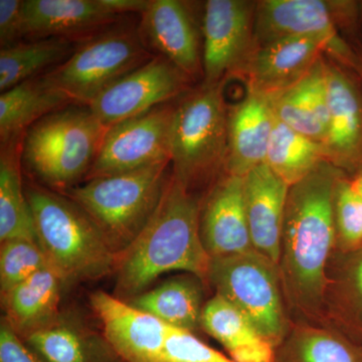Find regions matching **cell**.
Masks as SVG:
<instances>
[{"mask_svg":"<svg viewBox=\"0 0 362 362\" xmlns=\"http://www.w3.org/2000/svg\"><path fill=\"white\" fill-rule=\"evenodd\" d=\"M345 175L324 161L292 185L286 202L278 271L293 322L325 325L326 271L335 250V188Z\"/></svg>","mask_w":362,"mask_h":362,"instance_id":"6da1fadb","label":"cell"},{"mask_svg":"<svg viewBox=\"0 0 362 362\" xmlns=\"http://www.w3.org/2000/svg\"><path fill=\"white\" fill-rule=\"evenodd\" d=\"M199 211L201 199L171 175L153 216L117 255L114 296L130 301L171 271L192 274L206 284L211 257L202 244Z\"/></svg>","mask_w":362,"mask_h":362,"instance_id":"7a4b0ae2","label":"cell"},{"mask_svg":"<svg viewBox=\"0 0 362 362\" xmlns=\"http://www.w3.org/2000/svg\"><path fill=\"white\" fill-rule=\"evenodd\" d=\"M35 233L49 267L65 285L100 280L115 273L117 255L96 223L66 195L26 182Z\"/></svg>","mask_w":362,"mask_h":362,"instance_id":"3957f363","label":"cell"},{"mask_svg":"<svg viewBox=\"0 0 362 362\" xmlns=\"http://www.w3.org/2000/svg\"><path fill=\"white\" fill-rule=\"evenodd\" d=\"M106 131L89 107L69 105L25 131L21 164L40 185L64 194L85 180Z\"/></svg>","mask_w":362,"mask_h":362,"instance_id":"277c9868","label":"cell"},{"mask_svg":"<svg viewBox=\"0 0 362 362\" xmlns=\"http://www.w3.org/2000/svg\"><path fill=\"white\" fill-rule=\"evenodd\" d=\"M226 83L202 84L175 105L170 137L171 175L194 192L225 173L228 106Z\"/></svg>","mask_w":362,"mask_h":362,"instance_id":"5b68a950","label":"cell"},{"mask_svg":"<svg viewBox=\"0 0 362 362\" xmlns=\"http://www.w3.org/2000/svg\"><path fill=\"white\" fill-rule=\"evenodd\" d=\"M170 176V162H163L86 180L63 194L84 209L118 255L153 216Z\"/></svg>","mask_w":362,"mask_h":362,"instance_id":"8992f818","label":"cell"},{"mask_svg":"<svg viewBox=\"0 0 362 362\" xmlns=\"http://www.w3.org/2000/svg\"><path fill=\"white\" fill-rule=\"evenodd\" d=\"M206 284L242 312L259 335L277 349L291 330L278 266L252 249L211 259Z\"/></svg>","mask_w":362,"mask_h":362,"instance_id":"52a82bcc","label":"cell"},{"mask_svg":"<svg viewBox=\"0 0 362 362\" xmlns=\"http://www.w3.org/2000/svg\"><path fill=\"white\" fill-rule=\"evenodd\" d=\"M154 57L143 44L138 28L120 21L78 42L66 61L45 74L71 103L89 106L117 81Z\"/></svg>","mask_w":362,"mask_h":362,"instance_id":"ba28073f","label":"cell"},{"mask_svg":"<svg viewBox=\"0 0 362 362\" xmlns=\"http://www.w3.org/2000/svg\"><path fill=\"white\" fill-rule=\"evenodd\" d=\"M349 1L324 0H261L255 11V45L291 37H318L327 40L332 61L356 71V47L343 30Z\"/></svg>","mask_w":362,"mask_h":362,"instance_id":"9c48e42d","label":"cell"},{"mask_svg":"<svg viewBox=\"0 0 362 362\" xmlns=\"http://www.w3.org/2000/svg\"><path fill=\"white\" fill-rule=\"evenodd\" d=\"M175 105L168 103L107 128L85 180L121 175L170 162Z\"/></svg>","mask_w":362,"mask_h":362,"instance_id":"30bf717a","label":"cell"},{"mask_svg":"<svg viewBox=\"0 0 362 362\" xmlns=\"http://www.w3.org/2000/svg\"><path fill=\"white\" fill-rule=\"evenodd\" d=\"M257 1L209 0L202 18V84L226 83L244 75L255 51Z\"/></svg>","mask_w":362,"mask_h":362,"instance_id":"8fae6325","label":"cell"},{"mask_svg":"<svg viewBox=\"0 0 362 362\" xmlns=\"http://www.w3.org/2000/svg\"><path fill=\"white\" fill-rule=\"evenodd\" d=\"M192 81L168 59L156 54L105 90L88 107L109 128L169 103L187 93Z\"/></svg>","mask_w":362,"mask_h":362,"instance_id":"7c38bea8","label":"cell"},{"mask_svg":"<svg viewBox=\"0 0 362 362\" xmlns=\"http://www.w3.org/2000/svg\"><path fill=\"white\" fill-rule=\"evenodd\" d=\"M329 59V58H328ZM328 93L326 160L347 176L362 168V82L356 71L325 58Z\"/></svg>","mask_w":362,"mask_h":362,"instance_id":"4fadbf2b","label":"cell"},{"mask_svg":"<svg viewBox=\"0 0 362 362\" xmlns=\"http://www.w3.org/2000/svg\"><path fill=\"white\" fill-rule=\"evenodd\" d=\"M138 26L143 44L163 57L192 81L204 77L202 44L187 2L150 0Z\"/></svg>","mask_w":362,"mask_h":362,"instance_id":"5bb4252c","label":"cell"},{"mask_svg":"<svg viewBox=\"0 0 362 362\" xmlns=\"http://www.w3.org/2000/svg\"><path fill=\"white\" fill-rule=\"evenodd\" d=\"M90 305L101 322L102 334L121 361H158L173 327L102 290L90 295Z\"/></svg>","mask_w":362,"mask_h":362,"instance_id":"9a60e30c","label":"cell"},{"mask_svg":"<svg viewBox=\"0 0 362 362\" xmlns=\"http://www.w3.org/2000/svg\"><path fill=\"white\" fill-rule=\"evenodd\" d=\"M327 40L318 37H285L255 47L244 71L247 90L272 97L296 85L323 58Z\"/></svg>","mask_w":362,"mask_h":362,"instance_id":"2e32d148","label":"cell"},{"mask_svg":"<svg viewBox=\"0 0 362 362\" xmlns=\"http://www.w3.org/2000/svg\"><path fill=\"white\" fill-rule=\"evenodd\" d=\"M199 232L211 259L254 249L245 211L243 177L223 173L201 199Z\"/></svg>","mask_w":362,"mask_h":362,"instance_id":"e0dca14e","label":"cell"},{"mask_svg":"<svg viewBox=\"0 0 362 362\" xmlns=\"http://www.w3.org/2000/svg\"><path fill=\"white\" fill-rule=\"evenodd\" d=\"M104 0H25V40L65 37L80 42L120 23Z\"/></svg>","mask_w":362,"mask_h":362,"instance_id":"ac0fdd59","label":"cell"},{"mask_svg":"<svg viewBox=\"0 0 362 362\" xmlns=\"http://www.w3.org/2000/svg\"><path fill=\"white\" fill-rule=\"evenodd\" d=\"M275 114L270 97L255 90L228 107L226 175L244 177L265 164Z\"/></svg>","mask_w":362,"mask_h":362,"instance_id":"d6986e66","label":"cell"},{"mask_svg":"<svg viewBox=\"0 0 362 362\" xmlns=\"http://www.w3.org/2000/svg\"><path fill=\"white\" fill-rule=\"evenodd\" d=\"M289 189L267 164L243 177L245 211L252 247L277 266Z\"/></svg>","mask_w":362,"mask_h":362,"instance_id":"ffe728a7","label":"cell"},{"mask_svg":"<svg viewBox=\"0 0 362 362\" xmlns=\"http://www.w3.org/2000/svg\"><path fill=\"white\" fill-rule=\"evenodd\" d=\"M324 322L362 346V247L333 252L326 271Z\"/></svg>","mask_w":362,"mask_h":362,"instance_id":"44dd1931","label":"cell"},{"mask_svg":"<svg viewBox=\"0 0 362 362\" xmlns=\"http://www.w3.org/2000/svg\"><path fill=\"white\" fill-rule=\"evenodd\" d=\"M23 340L45 362H123L103 334L64 312Z\"/></svg>","mask_w":362,"mask_h":362,"instance_id":"7402d4cb","label":"cell"},{"mask_svg":"<svg viewBox=\"0 0 362 362\" xmlns=\"http://www.w3.org/2000/svg\"><path fill=\"white\" fill-rule=\"evenodd\" d=\"M270 99L279 121L300 134L324 144L329 117L325 57L296 85Z\"/></svg>","mask_w":362,"mask_h":362,"instance_id":"603a6c76","label":"cell"},{"mask_svg":"<svg viewBox=\"0 0 362 362\" xmlns=\"http://www.w3.org/2000/svg\"><path fill=\"white\" fill-rule=\"evenodd\" d=\"M63 286L51 267L42 269L1 296L4 318L23 339L42 329L61 315Z\"/></svg>","mask_w":362,"mask_h":362,"instance_id":"cb8c5ba5","label":"cell"},{"mask_svg":"<svg viewBox=\"0 0 362 362\" xmlns=\"http://www.w3.org/2000/svg\"><path fill=\"white\" fill-rule=\"evenodd\" d=\"M47 74L30 78L0 95L1 145L20 140L45 116L71 105Z\"/></svg>","mask_w":362,"mask_h":362,"instance_id":"d4e9b609","label":"cell"},{"mask_svg":"<svg viewBox=\"0 0 362 362\" xmlns=\"http://www.w3.org/2000/svg\"><path fill=\"white\" fill-rule=\"evenodd\" d=\"M206 286L197 276L185 274L164 281L128 302L170 327L195 333L202 329Z\"/></svg>","mask_w":362,"mask_h":362,"instance_id":"484cf974","label":"cell"},{"mask_svg":"<svg viewBox=\"0 0 362 362\" xmlns=\"http://www.w3.org/2000/svg\"><path fill=\"white\" fill-rule=\"evenodd\" d=\"M202 329L225 347L235 362H276V349L255 329L246 316L218 295L207 300Z\"/></svg>","mask_w":362,"mask_h":362,"instance_id":"4316f807","label":"cell"},{"mask_svg":"<svg viewBox=\"0 0 362 362\" xmlns=\"http://www.w3.org/2000/svg\"><path fill=\"white\" fill-rule=\"evenodd\" d=\"M276 362H362V346L331 326L293 322Z\"/></svg>","mask_w":362,"mask_h":362,"instance_id":"83f0119b","label":"cell"},{"mask_svg":"<svg viewBox=\"0 0 362 362\" xmlns=\"http://www.w3.org/2000/svg\"><path fill=\"white\" fill-rule=\"evenodd\" d=\"M21 139L1 145L0 242L14 239L37 242L32 209L21 180Z\"/></svg>","mask_w":362,"mask_h":362,"instance_id":"f1b7e54d","label":"cell"},{"mask_svg":"<svg viewBox=\"0 0 362 362\" xmlns=\"http://www.w3.org/2000/svg\"><path fill=\"white\" fill-rule=\"evenodd\" d=\"M77 42L65 37L25 40L0 51V90L44 75L63 64Z\"/></svg>","mask_w":362,"mask_h":362,"instance_id":"f546056e","label":"cell"},{"mask_svg":"<svg viewBox=\"0 0 362 362\" xmlns=\"http://www.w3.org/2000/svg\"><path fill=\"white\" fill-rule=\"evenodd\" d=\"M326 160L322 143L300 134L275 117L265 164L288 187L296 185Z\"/></svg>","mask_w":362,"mask_h":362,"instance_id":"4dcf8cb0","label":"cell"},{"mask_svg":"<svg viewBox=\"0 0 362 362\" xmlns=\"http://www.w3.org/2000/svg\"><path fill=\"white\" fill-rule=\"evenodd\" d=\"M49 267L39 243L14 239L0 247V294L1 296L42 269Z\"/></svg>","mask_w":362,"mask_h":362,"instance_id":"1f68e13d","label":"cell"},{"mask_svg":"<svg viewBox=\"0 0 362 362\" xmlns=\"http://www.w3.org/2000/svg\"><path fill=\"white\" fill-rule=\"evenodd\" d=\"M334 252L356 251L362 247V199L352 187L349 176L342 175L335 188Z\"/></svg>","mask_w":362,"mask_h":362,"instance_id":"d6a6232c","label":"cell"},{"mask_svg":"<svg viewBox=\"0 0 362 362\" xmlns=\"http://www.w3.org/2000/svg\"><path fill=\"white\" fill-rule=\"evenodd\" d=\"M157 362H235L188 331L171 328Z\"/></svg>","mask_w":362,"mask_h":362,"instance_id":"836d02e7","label":"cell"},{"mask_svg":"<svg viewBox=\"0 0 362 362\" xmlns=\"http://www.w3.org/2000/svg\"><path fill=\"white\" fill-rule=\"evenodd\" d=\"M23 2V0H0L1 49L25 40Z\"/></svg>","mask_w":362,"mask_h":362,"instance_id":"e575fe53","label":"cell"},{"mask_svg":"<svg viewBox=\"0 0 362 362\" xmlns=\"http://www.w3.org/2000/svg\"><path fill=\"white\" fill-rule=\"evenodd\" d=\"M0 362H45L4 317L0 323Z\"/></svg>","mask_w":362,"mask_h":362,"instance_id":"d590c367","label":"cell"},{"mask_svg":"<svg viewBox=\"0 0 362 362\" xmlns=\"http://www.w3.org/2000/svg\"><path fill=\"white\" fill-rule=\"evenodd\" d=\"M349 177L352 187L362 199V168L356 171L354 175L349 176Z\"/></svg>","mask_w":362,"mask_h":362,"instance_id":"8d00e7d4","label":"cell"},{"mask_svg":"<svg viewBox=\"0 0 362 362\" xmlns=\"http://www.w3.org/2000/svg\"><path fill=\"white\" fill-rule=\"evenodd\" d=\"M356 51L357 54V65L356 71L358 77L361 78L362 82V42L356 45Z\"/></svg>","mask_w":362,"mask_h":362,"instance_id":"74e56055","label":"cell"},{"mask_svg":"<svg viewBox=\"0 0 362 362\" xmlns=\"http://www.w3.org/2000/svg\"><path fill=\"white\" fill-rule=\"evenodd\" d=\"M361 25H362V2H361Z\"/></svg>","mask_w":362,"mask_h":362,"instance_id":"f35d334b","label":"cell"}]
</instances>
